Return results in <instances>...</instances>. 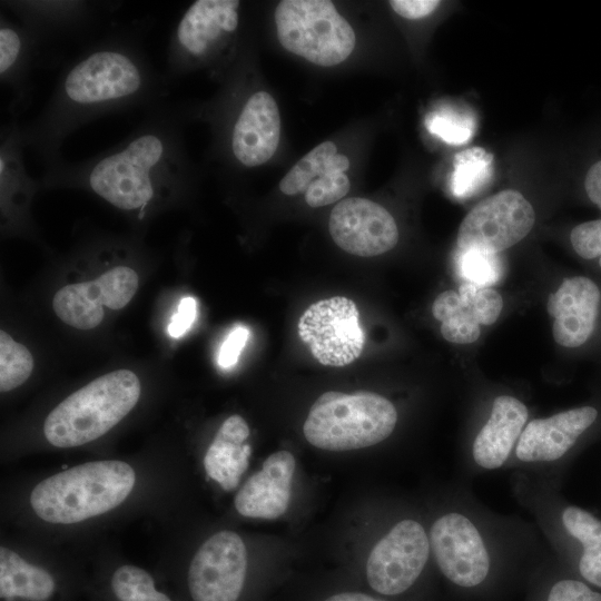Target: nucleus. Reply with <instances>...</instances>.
<instances>
[{"instance_id":"nucleus-1","label":"nucleus","mask_w":601,"mask_h":601,"mask_svg":"<svg viewBox=\"0 0 601 601\" xmlns=\"http://www.w3.org/2000/svg\"><path fill=\"white\" fill-rule=\"evenodd\" d=\"M151 23L142 18L114 24L63 65L45 107L21 126L26 149L45 168L63 158L65 140L89 122L166 100L171 85L144 42Z\"/></svg>"},{"instance_id":"nucleus-2","label":"nucleus","mask_w":601,"mask_h":601,"mask_svg":"<svg viewBox=\"0 0 601 601\" xmlns=\"http://www.w3.org/2000/svg\"><path fill=\"white\" fill-rule=\"evenodd\" d=\"M144 111L118 144L80 161L61 158L46 167L41 187L82 188L138 220L175 203L195 175L183 141L186 119L179 106L166 100Z\"/></svg>"},{"instance_id":"nucleus-3","label":"nucleus","mask_w":601,"mask_h":601,"mask_svg":"<svg viewBox=\"0 0 601 601\" xmlns=\"http://www.w3.org/2000/svg\"><path fill=\"white\" fill-rule=\"evenodd\" d=\"M135 482L136 473L126 462H87L39 482L30 494V504L46 522L78 523L120 505Z\"/></svg>"},{"instance_id":"nucleus-4","label":"nucleus","mask_w":601,"mask_h":601,"mask_svg":"<svg viewBox=\"0 0 601 601\" xmlns=\"http://www.w3.org/2000/svg\"><path fill=\"white\" fill-rule=\"evenodd\" d=\"M141 387L129 370L107 373L60 402L46 417L43 433L56 447H75L106 434L137 404Z\"/></svg>"},{"instance_id":"nucleus-5","label":"nucleus","mask_w":601,"mask_h":601,"mask_svg":"<svg viewBox=\"0 0 601 601\" xmlns=\"http://www.w3.org/2000/svg\"><path fill=\"white\" fill-rule=\"evenodd\" d=\"M397 412L384 396L367 391L323 393L305 420V439L326 451H352L375 445L395 428Z\"/></svg>"},{"instance_id":"nucleus-6","label":"nucleus","mask_w":601,"mask_h":601,"mask_svg":"<svg viewBox=\"0 0 601 601\" xmlns=\"http://www.w3.org/2000/svg\"><path fill=\"white\" fill-rule=\"evenodd\" d=\"M119 1L88 0H4L10 12L37 40L42 52V68H55L63 60V47L82 45L114 26Z\"/></svg>"},{"instance_id":"nucleus-7","label":"nucleus","mask_w":601,"mask_h":601,"mask_svg":"<svg viewBox=\"0 0 601 601\" xmlns=\"http://www.w3.org/2000/svg\"><path fill=\"white\" fill-rule=\"evenodd\" d=\"M238 0H198L181 13L167 45L165 78H176L209 65L228 50L239 27Z\"/></svg>"},{"instance_id":"nucleus-8","label":"nucleus","mask_w":601,"mask_h":601,"mask_svg":"<svg viewBox=\"0 0 601 601\" xmlns=\"http://www.w3.org/2000/svg\"><path fill=\"white\" fill-rule=\"evenodd\" d=\"M280 45L322 67L343 62L355 47L351 24L328 0H284L275 9Z\"/></svg>"},{"instance_id":"nucleus-9","label":"nucleus","mask_w":601,"mask_h":601,"mask_svg":"<svg viewBox=\"0 0 601 601\" xmlns=\"http://www.w3.org/2000/svg\"><path fill=\"white\" fill-rule=\"evenodd\" d=\"M430 549L422 524L411 519L397 522L368 554L365 579L370 589L385 598L405 594L422 575Z\"/></svg>"},{"instance_id":"nucleus-10","label":"nucleus","mask_w":601,"mask_h":601,"mask_svg":"<svg viewBox=\"0 0 601 601\" xmlns=\"http://www.w3.org/2000/svg\"><path fill=\"white\" fill-rule=\"evenodd\" d=\"M356 304L343 296L309 305L298 321V336L323 365L342 367L357 359L365 335Z\"/></svg>"},{"instance_id":"nucleus-11","label":"nucleus","mask_w":601,"mask_h":601,"mask_svg":"<svg viewBox=\"0 0 601 601\" xmlns=\"http://www.w3.org/2000/svg\"><path fill=\"white\" fill-rule=\"evenodd\" d=\"M535 213L514 189L502 190L479 203L462 220L460 250L499 254L522 240L532 229Z\"/></svg>"},{"instance_id":"nucleus-12","label":"nucleus","mask_w":601,"mask_h":601,"mask_svg":"<svg viewBox=\"0 0 601 601\" xmlns=\"http://www.w3.org/2000/svg\"><path fill=\"white\" fill-rule=\"evenodd\" d=\"M247 551L233 531H219L206 540L188 570L193 601H238L247 578Z\"/></svg>"},{"instance_id":"nucleus-13","label":"nucleus","mask_w":601,"mask_h":601,"mask_svg":"<svg viewBox=\"0 0 601 601\" xmlns=\"http://www.w3.org/2000/svg\"><path fill=\"white\" fill-rule=\"evenodd\" d=\"M430 545L442 574L454 585L474 589L490 575L491 561L473 522L461 513L439 518L430 530Z\"/></svg>"},{"instance_id":"nucleus-14","label":"nucleus","mask_w":601,"mask_h":601,"mask_svg":"<svg viewBox=\"0 0 601 601\" xmlns=\"http://www.w3.org/2000/svg\"><path fill=\"white\" fill-rule=\"evenodd\" d=\"M138 289V275L128 266H115L90 282L70 284L53 296L56 315L78 329L97 327L104 318V306L125 307Z\"/></svg>"},{"instance_id":"nucleus-15","label":"nucleus","mask_w":601,"mask_h":601,"mask_svg":"<svg viewBox=\"0 0 601 601\" xmlns=\"http://www.w3.org/2000/svg\"><path fill=\"white\" fill-rule=\"evenodd\" d=\"M329 234L343 250L362 257L384 254L397 244L398 229L393 216L366 198H347L333 208Z\"/></svg>"},{"instance_id":"nucleus-16","label":"nucleus","mask_w":601,"mask_h":601,"mask_svg":"<svg viewBox=\"0 0 601 601\" xmlns=\"http://www.w3.org/2000/svg\"><path fill=\"white\" fill-rule=\"evenodd\" d=\"M280 138V116L270 93L255 91L242 104L228 131V150L236 162L253 168L267 162Z\"/></svg>"},{"instance_id":"nucleus-17","label":"nucleus","mask_w":601,"mask_h":601,"mask_svg":"<svg viewBox=\"0 0 601 601\" xmlns=\"http://www.w3.org/2000/svg\"><path fill=\"white\" fill-rule=\"evenodd\" d=\"M503 308L502 296L491 287L464 282L459 292L445 290L433 302V316L441 322L443 337L470 344L481 334V325L493 324Z\"/></svg>"},{"instance_id":"nucleus-18","label":"nucleus","mask_w":601,"mask_h":601,"mask_svg":"<svg viewBox=\"0 0 601 601\" xmlns=\"http://www.w3.org/2000/svg\"><path fill=\"white\" fill-rule=\"evenodd\" d=\"M42 68L41 49L30 31L1 10L0 81L10 92L8 112L11 118L29 107L33 96V73Z\"/></svg>"},{"instance_id":"nucleus-19","label":"nucleus","mask_w":601,"mask_h":601,"mask_svg":"<svg viewBox=\"0 0 601 601\" xmlns=\"http://www.w3.org/2000/svg\"><path fill=\"white\" fill-rule=\"evenodd\" d=\"M601 294L593 280L583 276L564 278L550 294L548 313L554 317V341L564 347H579L592 335Z\"/></svg>"},{"instance_id":"nucleus-20","label":"nucleus","mask_w":601,"mask_h":601,"mask_svg":"<svg viewBox=\"0 0 601 601\" xmlns=\"http://www.w3.org/2000/svg\"><path fill=\"white\" fill-rule=\"evenodd\" d=\"M296 461L288 451L272 453L237 492L234 504L247 518L274 520L289 505Z\"/></svg>"},{"instance_id":"nucleus-21","label":"nucleus","mask_w":601,"mask_h":601,"mask_svg":"<svg viewBox=\"0 0 601 601\" xmlns=\"http://www.w3.org/2000/svg\"><path fill=\"white\" fill-rule=\"evenodd\" d=\"M597 416L594 407L583 406L531 421L519 437L516 457L523 462L559 460L591 426Z\"/></svg>"},{"instance_id":"nucleus-22","label":"nucleus","mask_w":601,"mask_h":601,"mask_svg":"<svg viewBox=\"0 0 601 601\" xmlns=\"http://www.w3.org/2000/svg\"><path fill=\"white\" fill-rule=\"evenodd\" d=\"M528 408L518 398L497 396L487 422L477 433L472 454L475 463L486 470L502 466L528 420Z\"/></svg>"},{"instance_id":"nucleus-23","label":"nucleus","mask_w":601,"mask_h":601,"mask_svg":"<svg viewBox=\"0 0 601 601\" xmlns=\"http://www.w3.org/2000/svg\"><path fill=\"white\" fill-rule=\"evenodd\" d=\"M249 427L240 415L227 417L219 427L204 457L207 475L225 491L234 490L248 466L252 453L245 444Z\"/></svg>"},{"instance_id":"nucleus-24","label":"nucleus","mask_w":601,"mask_h":601,"mask_svg":"<svg viewBox=\"0 0 601 601\" xmlns=\"http://www.w3.org/2000/svg\"><path fill=\"white\" fill-rule=\"evenodd\" d=\"M55 580L45 569L28 563L8 548H0V597L46 601L55 591Z\"/></svg>"},{"instance_id":"nucleus-25","label":"nucleus","mask_w":601,"mask_h":601,"mask_svg":"<svg viewBox=\"0 0 601 601\" xmlns=\"http://www.w3.org/2000/svg\"><path fill=\"white\" fill-rule=\"evenodd\" d=\"M562 523L583 545L580 574L589 583L601 588V521L580 508L568 506L562 512Z\"/></svg>"},{"instance_id":"nucleus-26","label":"nucleus","mask_w":601,"mask_h":601,"mask_svg":"<svg viewBox=\"0 0 601 601\" xmlns=\"http://www.w3.org/2000/svg\"><path fill=\"white\" fill-rule=\"evenodd\" d=\"M349 160L346 156L337 154L332 141H324L314 147L284 176L279 189L287 196L306 191L307 187L321 175L329 170L346 171Z\"/></svg>"},{"instance_id":"nucleus-27","label":"nucleus","mask_w":601,"mask_h":601,"mask_svg":"<svg viewBox=\"0 0 601 601\" xmlns=\"http://www.w3.org/2000/svg\"><path fill=\"white\" fill-rule=\"evenodd\" d=\"M492 155L479 147L457 154L451 178L452 193L465 198L480 190L492 176Z\"/></svg>"},{"instance_id":"nucleus-28","label":"nucleus","mask_w":601,"mask_h":601,"mask_svg":"<svg viewBox=\"0 0 601 601\" xmlns=\"http://www.w3.org/2000/svg\"><path fill=\"white\" fill-rule=\"evenodd\" d=\"M33 370L29 349L16 342L7 332L0 331V390L11 391L24 383Z\"/></svg>"},{"instance_id":"nucleus-29","label":"nucleus","mask_w":601,"mask_h":601,"mask_svg":"<svg viewBox=\"0 0 601 601\" xmlns=\"http://www.w3.org/2000/svg\"><path fill=\"white\" fill-rule=\"evenodd\" d=\"M111 588L119 601H171L156 590L147 571L135 565L118 568L112 574Z\"/></svg>"},{"instance_id":"nucleus-30","label":"nucleus","mask_w":601,"mask_h":601,"mask_svg":"<svg viewBox=\"0 0 601 601\" xmlns=\"http://www.w3.org/2000/svg\"><path fill=\"white\" fill-rule=\"evenodd\" d=\"M430 132L451 145H462L470 140L475 130V120L469 111L443 107L426 118Z\"/></svg>"},{"instance_id":"nucleus-31","label":"nucleus","mask_w":601,"mask_h":601,"mask_svg":"<svg viewBox=\"0 0 601 601\" xmlns=\"http://www.w3.org/2000/svg\"><path fill=\"white\" fill-rule=\"evenodd\" d=\"M457 269L466 283L481 287L496 284L503 275V264L497 254L460 250Z\"/></svg>"},{"instance_id":"nucleus-32","label":"nucleus","mask_w":601,"mask_h":601,"mask_svg":"<svg viewBox=\"0 0 601 601\" xmlns=\"http://www.w3.org/2000/svg\"><path fill=\"white\" fill-rule=\"evenodd\" d=\"M349 188L351 183L344 171L329 170L307 187L304 194L305 200L311 207H323L341 200Z\"/></svg>"},{"instance_id":"nucleus-33","label":"nucleus","mask_w":601,"mask_h":601,"mask_svg":"<svg viewBox=\"0 0 601 601\" xmlns=\"http://www.w3.org/2000/svg\"><path fill=\"white\" fill-rule=\"evenodd\" d=\"M575 253L585 259L599 257L601 266V219L589 220L575 226L570 234Z\"/></svg>"},{"instance_id":"nucleus-34","label":"nucleus","mask_w":601,"mask_h":601,"mask_svg":"<svg viewBox=\"0 0 601 601\" xmlns=\"http://www.w3.org/2000/svg\"><path fill=\"white\" fill-rule=\"evenodd\" d=\"M540 601H601V593L575 579H560L551 583Z\"/></svg>"},{"instance_id":"nucleus-35","label":"nucleus","mask_w":601,"mask_h":601,"mask_svg":"<svg viewBox=\"0 0 601 601\" xmlns=\"http://www.w3.org/2000/svg\"><path fill=\"white\" fill-rule=\"evenodd\" d=\"M249 332L246 327L234 328L219 348L218 364L223 368L235 365L248 339Z\"/></svg>"},{"instance_id":"nucleus-36","label":"nucleus","mask_w":601,"mask_h":601,"mask_svg":"<svg viewBox=\"0 0 601 601\" xmlns=\"http://www.w3.org/2000/svg\"><path fill=\"white\" fill-rule=\"evenodd\" d=\"M197 313L196 300L193 297H185L178 305L177 313L173 316L168 325V333L171 337L183 336L193 325Z\"/></svg>"},{"instance_id":"nucleus-37","label":"nucleus","mask_w":601,"mask_h":601,"mask_svg":"<svg viewBox=\"0 0 601 601\" xmlns=\"http://www.w3.org/2000/svg\"><path fill=\"white\" fill-rule=\"evenodd\" d=\"M441 4L437 0H392L390 6L405 19H420L431 14Z\"/></svg>"},{"instance_id":"nucleus-38","label":"nucleus","mask_w":601,"mask_h":601,"mask_svg":"<svg viewBox=\"0 0 601 601\" xmlns=\"http://www.w3.org/2000/svg\"><path fill=\"white\" fill-rule=\"evenodd\" d=\"M584 187L590 200L601 209V160L589 168Z\"/></svg>"},{"instance_id":"nucleus-39","label":"nucleus","mask_w":601,"mask_h":601,"mask_svg":"<svg viewBox=\"0 0 601 601\" xmlns=\"http://www.w3.org/2000/svg\"><path fill=\"white\" fill-rule=\"evenodd\" d=\"M322 601H390L385 597L358 590H343L325 597Z\"/></svg>"}]
</instances>
